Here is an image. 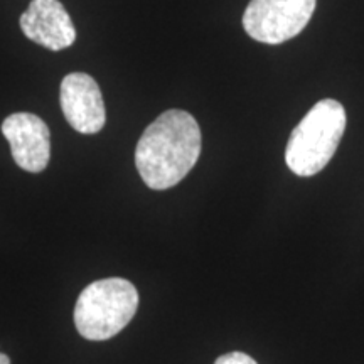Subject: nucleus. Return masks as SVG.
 <instances>
[{"label":"nucleus","mask_w":364,"mask_h":364,"mask_svg":"<svg viewBox=\"0 0 364 364\" xmlns=\"http://www.w3.org/2000/svg\"><path fill=\"white\" fill-rule=\"evenodd\" d=\"M201 129L186 110L164 112L144 130L135 149V167L150 189L174 188L201 156Z\"/></svg>","instance_id":"nucleus-1"},{"label":"nucleus","mask_w":364,"mask_h":364,"mask_svg":"<svg viewBox=\"0 0 364 364\" xmlns=\"http://www.w3.org/2000/svg\"><path fill=\"white\" fill-rule=\"evenodd\" d=\"M346 110L332 98L321 100L290 134L285 162L295 176L311 177L334 157L346 130Z\"/></svg>","instance_id":"nucleus-2"},{"label":"nucleus","mask_w":364,"mask_h":364,"mask_svg":"<svg viewBox=\"0 0 364 364\" xmlns=\"http://www.w3.org/2000/svg\"><path fill=\"white\" fill-rule=\"evenodd\" d=\"M139 309V292L125 279H103L90 284L75 306V326L85 339L115 338L134 318Z\"/></svg>","instance_id":"nucleus-3"},{"label":"nucleus","mask_w":364,"mask_h":364,"mask_svg":"<svg viewBox=\"0 0 364 364\" xmlns=\"http://www.w3.org/2000/svg\"><path fill=\"white\" fill-rule=\"evenodd\" d=\"M316 0H252L243 14L250 38L265 44H282L309 24Z\"/></svg>","instance_id":"nucleus-4"},{"label":"nucleus","mask_w":364,"mask_h":364,"mask_svg":"<svg viewBox=\"0 0 364 364\" xmlns=\"http://www.w3.org/2000/svg\"><path fill=\"white\" fill-rule=\"evenodd\" d=\"M2 134L21 169L38 174L48 167L51 159V132L43 118L27 112L12 113L4 120Z\"/></svg>","instance_id":"nucleus-5"},{"label":"nucleus","mask_w":364,"mask_h":364,"mask_svg":"<svg viewBox=\"0 0 364 364\" xmlns=\"http://www.w3.org/2000/svg\"><path fill=\"white\" fill-rule=\"evenodd\" d=\"M59 102L68 124L80 134H98L107 124L102 90L86 73H71L63 78Z\"/></svg>","instance_id":"nucleus-6"},{"label":"nucleus","mask_w":364,"mask_h":364,"mask_svg":"<svg viewBox=\"0 0 364 364\" xmlns=\"http://www.w3.org/2000/svg\"><path fill=\"white\" fill-rule=\"evenodd\" d=\"M19 22L27 39L49 51H63L76 41V27L59 0H33Z\"/></svg>","instance_id":"nucleus-7"},{"label":"nucleus","mask_w":364,"mask_h":364,"mask_svg":"<svg viewBox=\"0 0 364 364\" xmlns=\"http://www.w3.org/2000/svg\"><path fill=\"white\" fill-rule=\"evenodd\" d=\"M215 364H258L252 356L248 354L241 353V351H233V353H228L223 354L216 359Z\"/></svg>","instance_id":"nucleus-8"},{"label":"nucleus","mask_w":364,"mask_h":364,"mask_svg":"<svg viewBox=\"0 0 364 364\" xmlns=\"http://www.w3.org/2000/svg\"><path fill=\"white\" fill-rule=\"evenodd\" d=\"M0 364H11V359H9L7 354L0 353Z\"/></svg>","instance_id":"nucleus-9"}]
</instances>
